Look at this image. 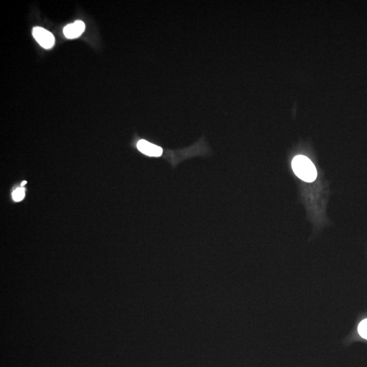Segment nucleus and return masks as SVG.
I'll return each mask as SVG.
<instances>
[{"mask_svg": "<svg viewBox=\"0 0 367 367\" xmlns=\"http://www.w3.org/2000/svg\"><path fill=\"white\" fill-rule=\"evenodd\" d=\"M138 150L143 154L150 156H160L162 153V149L155 144L142 140L139 141L137 144Z\"/></svg>", "mask_w": 367, "mask_h": 367, "instance_id": "4", "label": "nucleus"}, {"mask_svg": "<svg viewBox=\"0 0 367 367\" xmlns=\"http://www.w3.org/2000/svg\"><path fill=\"white\" fill-rule=\"evenodd\" d=\"M292 168L295 175L306 182L316 180L317 172L315 165L307 156L297 155L292 161Z\"/></svg>", "mask_w": 367, "mask_h": 367, "instance_id": "1", "label": "nucleus"}, {"mask_svg": "<svg viewBox=\"0 0 367 367\" xmlns=\"http://www.w3.org/2000/svg\"><path fill=\"white\" fill-rule=\"evenodd\" d=\"M25 196V190L24 188H18L13 192V198L14 201L19 202L22 201Z\"/></svg>", "mask_w": 367, "mask_h": 367, "instance_id": "6", "label": "nucleus"}, {"mask_svg": "<svg viewBox=\"0 0 367 367\" xmlns=\"http://www.w3.org/2000/svg\"><path fill=\"white\" fill-rule=\"evenodd\" d=\"M26 183H27L26 181H23V182H22L21 186H23L24 185H25V184H26Z\"/></svg>", "mask_w": 367, "mask_h": 367, "instance_id": "7", "label": "nucleus"}, {"mask_svg": "<svg viewBox=\"0 0 367 367\" xmlns=\"http://www.w3.org/2000/svg\"><path fill=\"white\" fill-rule=\"evenodd\" d=\"M358 332L362 338L367 340V318L361 321L358 324Z\"/></svg>", "mask_w": 367, "mask_h": 367, "instance_id": "5", "label": "nucleus"}, {"mask_svg": "<svg viewBox=\"0 0 367 367\" xmlns=\"http://www.w3.org/2000/svg\"><path fill=\"white\" fill-rule=\"evenodd\" d=\"M85 30V24L82 21H76L74 23L69 24L63 29L65 36L69 39L76 38L80 37Z\"/></svg>", "mask_w": 367, "mask_h": 367, "instance_id": "3", "label": "nucleus"}, {"mask_svg": "<svg viewBox=\"0 0 367 367\" xmlns=\"http://www.w3.org/2000/svg\"><path fill=\"white\" fill-rule=\"evenodd\" d=\"M32 33L35 40L45 49H49L54 46V35L47 29L40 27H34L33 29Z\"/></svg>", "mask_w": 367, "mask_h": 367, "instance_id": "2", "label": "nucleus"}]
</instances>
